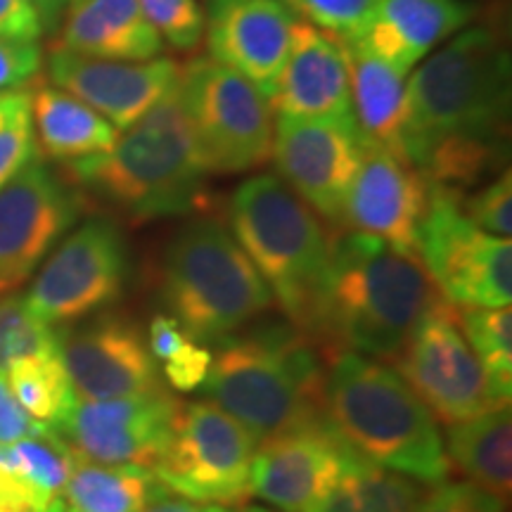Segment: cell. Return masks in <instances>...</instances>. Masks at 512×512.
<instances>
[{"label": "cell", "instance_id": "5bb4252c", "mask_svg": "<svg viewBox=\"0 0 512 512\" xmlns=\"http://www.w3.org/2000/svg\"><path fill=\"white\" fill-rule=\"evenodd\" d=\"M81 202L46 164L24 166L0 190V287L29 278L79 219Z\"/></svg>", "mask_w": 512, "mask_h": 512}, {"label": "cell", "instance_id": "6da1fadb", "mask_svg": "<svg viewBox=\"0 0 512 512\" xmlns=\"http://www.w3.org/2000/svg\"><path fill=\"white\" fill-rule=\"evenodd\" d=\"M406 88V157L432 185L458 192L503 164L510 55L501 36L463 31L422 62Z\"/></svg>", "mask_w": 512, "mask_h": 512}, {"label": "cell", "instance_id": "603a6c76", "mask_svg": "<svg viewBox=\"0 0 512 512\" xmlns=\"http://www.w3.org/2000/svg\"><path fill=\"white\" fill-rule=\"evenodd\" d=\"M349 76L351 114L368 145L408 162V88L406 74L370 53L356 41L337 38ZM411 164V162H408Z\"/></svg>", "mask_w": 512, "mask_h": 512}, {"label": "cell", "instance_id": "d4e9b609", "mask_svg": "<svg viewBox=\"0 0 512 512\" xmlns=\"http://www.w3.org/2000/svg\"><path fill=\"white\" fill-rule=\"evenodd\" d=\"M29 98L36 147L50 159L72 164L102 155L117 143V128L62 88H36Z\"/></svg>", "mask_w": 512, "mask_h": 512}, {"label": "cell", "instance_id": "7a4b0ae2", "mask_svg": "<svg viewBox=\"0 0 512 512\" xmlns=\"http://www.w3.org/2000/svg\"><path fill=\"white\" fill-rule=\"evenodd\" d=\"M448 302L418 254H401L366 233L332 242L320 337L356 354L396 361L420 320Z\"/></svg>", "mask_w": 512, "mask_h": 512}, {"label": "cell", "instance_id": "681fc988", "mask_svg": "<svg viewBox=\"0 0 512 512\" xmlns=\"http://www.w3.org/2000/svg\"><path fill=\"white\" fill-rule=\"evenodd\" d=\"M3 292H8V290H5V287H0V294H3Z\"/></svg>", "mask_w": 512, "mask_h": 512}, {"label": "cell", "instance_id": "277c9868", "mask_svg": "<svg viewBox=\"0 0 512 512\" xmlns=\"http://www.w3.org/2000/svg\"><path fill=\"white\" fill-rule=\"evenodd\" d=\"M209 174L178 86L124 128L110 150L69 164L76 183L136 221L200 209Z\"/></svg>", "mask_w": 512, "mask_h": 512}, {"label": "cell", "instance_id": "f35d334b", "mask_svg": "<svg viewBox=\"0 0 512 512\" xmlns=\"http://www.w3.org/2000/svg\"><path fill=\"white\" fill-rule=\"evenodd\" d=\"M48 503L19 470L10 446L0 444V512H43Z\"/></svg>", "mask_w": 512, "mask_h": 512}, {"label": "cell", "instance_id": "4fadbf2b", "mask_svg": "<svg viewBox=\"0 0 512 512\" xmlns=\"http://www.w3.org/2000/svg\"><path fill=\"white\" fill-rule=\"evenodd\" d=\"M363 152L366 140L354 119L278 117L275 124L271 159L280 181L330 223H342Z\"/></svg>", "mask_w": 512, "mask_h": 512}, {"label": "cell", "instance_id": "8d00e7d4", "mask_svg": "<svg viewBox=\"0 0 512 512\" xmlns=\"http://www.w3.org/2000/svg\"><path fill=\"white\" fill-rule=\"evenodd\" d=\"M505 503L472 482L437 484L432 494L422 496L415 512H503Z\"/></svg>", "mask_w": 512, "mask_h": 512}, {"label": "cell", "instance_id": "f546056e", "mask_svg": "<svg viewBox=\"0 0 512 512\" xmlns=\"http://www.w3.org/2000/svg\"><path fill=\"white\" fill-rule=\"evenodd\" d=\"M458 325L494 384L496 394L510 403L512 394V311L510 306L477 309L460 306Z\"/></svg>", "mask_w": 512, "mask_h": 512}, {"label": "cell", "instance_id": "7dc6e473", "mask_svg": "<svg viewBox=\"0 0 512 512\" xmlns=\"http://www.w3.org/2000/svg\"><path fill=\"white\" fill-rule=\"evenodd\" d=\"M197 512H273L268 508H261V505H247V508H228V505H207V508H200Z\"/></svg>", "mask_w": 512, "mask_h": 512}, {"label": "cell", "instance_id": "3957f363", "mask_svg": "<svg viewBox=\"0 0 512 512\" xmlns=\"http://www.w3.org/2000/svg\"><path fill=\"white\" fill-rule=\"evenodd\" d=\"M325 422L358 458L422 484L451 475L439 422L406 380L375 358L339 349L323 387Z\"/></svg>", "mask_w": 512, "mask_h": 512}, {"label": "cell", "instance_id": "ac0fdd59", "mask_svg": "<svg viewBox=\"0 0 512 512\" xmlns=\"http://www.w3.org/2000/svg\"><path fill=\"white\" fill-rule=\"evenodd\" d=\"M48 76L57 88L93 107L117 131L150 112L181 81V64L171 57L147 62L100 60L55 46L48 55Z\"/></svg>", "mask_w": 512, "mask_h": 512}, {"label": "cell", "instance_id": "44dd1931", "mask_svg": "<svg viewBox=\"0 0 512 512\" xmlns=\"http://www.w3.org/2000/svg\"><path fill=\"white\" fill-rule=\"evenodd\" d=\"M268 105L287 119H354L347 64L335 36L294 19L290 50Z\"/></svg>", "mask_w": 512, "mask_h": 512}, {"label": "cell", "instance_id": "2e32d148", "mask_svg": "<svg viewBox=\"0 0 512 512\" xmlns=\"http://www.w3.org/2000/svg\"><path fill=\"white\" fill-rule=\"evenodd\" d=\"M351 456L328 422L275 434L256 444L249 494L280 512H306L335 489Z\"/></svg>", "mask_w": 512, "mask_h": 512}, {"label": "cell", "instance_id": "ba28073f", "mask_svg": "<svg viewBox=\"0 0 512 512\" xmlns=\"http://www.w3.org/2000/svg\"><path fill=\"white\" fill-rule=\"evenodd\" d=\"M178 95L211 174H240L271 162L273 110L252 81L197 57L181 67Z\"/></svg>", "mask_w": 512, "mask_h": 512}, {"label": "cell", "instance_id": "83f0119b", "mask_svg": "<svg viewBox=\"0 0 512 512\" xmlns=\"http://www.w3.org/2000/svg\"><path fill=\"white\" fill-rule=\"evenodd\" d=\"M422 496L425 491L415 479L384 470L354 453L335 489L306 512H415Z\"/></svg>", "mask_w": 512, "mask_h": 512}, {"label": "cell", "instance_id": "836d02e7", "mask_svg": "<svg viewBox=\"0 0 512 512\" xmlns=\"http://www.w3.org/2000/svg\"><path fill=\"white\" fill-rule=\"evenodd\" d=\"M292 15L325 34L354 38L375 0H280Z\"/></svg>", "mask_w": 512, "mask_h": 512}, {"label": "cell", "instance_id": "8992f818", "mask_svg": "<svg viewBox=\"0 0 512 512\" xmlns=\"http://www.w3.org/2000/svg\"><path fill=\"white\" fill-rule=\"evenodd\" d=\"M230 233L249 256L273 302L294 328L320 337L332 242L316 211L278 176L247 178L230 197Z\"/></svg>", "mask_w": 512, "mask_h": 512}, {"label": "cell", "instance_id": "60d3db41", "mask_svg": "<svg viewBox=\"0 0 512 512\" xmlns=\"http://www.w3.org/2000/svg\"><path fill=\"white\" fill-rule=\"evenodd\" d=\"M38 430H43V427L36 425L27 411L19 406L5 375H0V444H17V441L31 437Z\"/></svg>", "mask_w": 512, "mask_h": 512}, {"label": "cell", "instance_id": "1f68e13d", "mask_svg": "<svg viewBox=\"0 0 512 512\" xmlns=\"http://www.w3.org/2000/svg\"><path fill=\"white\" fill-rule=\"evenodd\" d=\"M15 453L19 470L24 472L27 482L34 486L36 494L43 501H55L67 484L69 470H72L74 448L64 441L55 430H38L31 437L10 444Z\"/></svg>", "mask_w": 512, "mask_h": 512}, {"label": "cell", "instance_id": "c3c4849f", "mask_svg": "<svg viewBox=\"0 0 512 512\" xmlns=\"http://www.w3.org/2000/svg\"><path fill=\"white\" fill-rule=\"evenodd\" d=\"M43 512H81V510L74 508L69 501H64V498H55V501L48 503V508Z\"/></svg>", "mask_w": 512, "mask_h": 512}, {"label": "cell", "instance_id": "30bf717a", "mask_svg": "<svg viewBox=\"0 0 512 512\" xmlns=\"http://www.w3.org/2000/svg\"><path fill=\"white\" fill-rule=\"evenodd\" d=\"M418 256L451 304L510 306L512 242L467 219L456 190L432 185L430 209L418 233Z\"/></svg>", "mask_w": 512, "mask_h": 512}, {"label": "cell", "instance_id": "e0dca14e", "mask_svg": "<svg viewBox=\"0 0 512 512\" xmlns=\"http://www.w3.org/2000/svg\"><path fill=\"white\" fill-rule=\"evenodd\" d=\"M178 403L166 389L124 399L76 401L57 434L83 458L102 465H152Z\"/></svg>", "mask_w": 512, "mask_h": 512}, {"label": "cell", "instance_id": "8fae6325", "mask_svg": "<svg viewBox=\"0 0 512 512\" xmlns=\"http://www.w3.org/2000/svg\"><path fill=\"white\" fill-rule=\"evenodd\" d=\"M396 373L425 403L434 420L463 422L510 403L494 384L458 325V306L441 302L427 313L396 358Z\"/></svg>", "mask_w": 512, "mask_h": 512}, {"label": "cell", "instance_id": "74e56055", "mask_svg": "<svg viewBox=\"0 0 512 512\" xmlns=\"http://www.w3.org/2000/svg\"><path fill=\"white\" fill-rule=\"evenodd\" d=\"M41 48L31 41L0 36V93L19 91L41 72Z\"/></svg>", "mask_w": 512, "mask_h": 512}, {"label": "cell", "instance_id": "7c38bea8", "mask_svg": "<svg viewBox=\"0 0 512 512\" xmlns=\"http://www.w3.org/2000/svg\"><path fill=\"white\" fill-rule=\"evenodd\" d=\"M128 252L121 230L105 219L86 221L50 254L24 304L48 325L93 316L124 292Z\"/></svg>", "mask_w": 512, "mask_h": 512}, {"label": "cell", "instance_id": "5b68a950", "mask_svg": "<svg viewBox=\"0 0 512 512\" xmlns=\"http://www.w3.org/2000/svg\"><path fill=\"white\" fill-rule=\"evenodd\" d=\"M219 344L200 389L256 439L325 422V370L313 337L294 325H266Z\"/></svg>", "mask_w": 512, "mask_h": 512}, {"label": "cell", "instance_id": "d590c367", "mask_svg": "<svg viewBox=\"0 0 512 512\" xmlns=\"http://www.w3.org/2000/svg\"><path fill=\"white\" fill-rule=\"evenodd\" d=\"M38 157L34 124H31V98L8 126L0 131V190L15 178L24 166Z\"/></svg>", "mask_w": 512, "mask_h": 512}, {"label": "cell", "instance_id": "b9f144b4", "mask_svg": "<svg viewBox=\"0 0 512 512\" xmlns=\"http://www.w3.org/2000/svg\"><path fill=\"white\" fill-rule=\"evenodd\" d=\"M0 36L31 43L43 36L41 19L27 0H0Z\"/></svg>", "mask_w": 512, "mask_h": 512}, {"label": "cell", "instance_id": "484cf974", "mask_svg": "<svg viewBox=\"0 0 512 512\" xmlns=\"http://www.w3.org/2000/svg\"><path fill=\"white\" fill-rule=\"evenodd\" d=\"M446 458L501 503L512 491L510 406L446 427Z\"/></svg>", "mask_w": 512, "mask_h": 512}, {"label": "cell", "instance_id": "7bdbcfd3", "mask_svg": "<svg viewBox=\"0 0 512 512\" xmlns=\"http://www.w3.org/2000/svg\"><path fill=\"white\" fill-rule=\"evenodd\" d=\"M188 335H185L181 325L176 323L169 313H157L152 318L150 330H147V347H150L155 361L164 363L166 358H171L178 349L188 342Z\"/></svg>", "mask_w": 512, "mask_h": 512}, {"label": "cell", "instance_id": "52a82bcc", "mask_svg": "<svg viewBox=\"0 0 512 512\" xmlns=\"http://www.w3.org/2000/svg\"><path fill=\"white\" fill-rule=\"evenodd\" d=\"M159 299L197 344H219L273 306V294L233 233L216 219H192L159 256Z\"/></svg>", "mask_w": 512, "mask_h": 512}, {"label": "cell", "instance_id": "9c48e42d", "mask_svg": "<svg viewBox=\"0 0 512 512\" xmlns=\"http://www.w3.org/2000/svg\"><path fill=\"white\" fill-rule=\"evenodd\" d=\"M259 439L211 401L181 403L150 470L169 494L233 505L249 496Z\"/></svg>", "mask_w": 512, "mask_h": 512}, {"label": "cell", "instance_id": "7402d4cb", "mask_svg": "<svg viewBox=\"0 0 512 512\" xmlns=\"http://www.w3.org/2000/svg\"><path fill=\"white\" fill-rule=\"evenodd\" d=\"M470 19L472 8L463 0H375L361 31L349 41L408 74Z\"/></svg>", "mask_w": 512, "mask_h": 512}, {"label": "cell", "instance_id": "ffe728a7", "mask_svg": "<svg viewBox=\"0 0 512 512\" xmlns=\"http://www.w3.org/2000/svg\"><path fill=\"white\" fill-rule=\"evenodd\" d=\"M292 12L280 0H209L204 19L209 57L271 95L287 50Z\"/></svg>", "mask_w": 512, "mask_h": 512}, {"label": "cell", "instance_id": "f1b7e54d", "mask_svg": "<svg viewBox=\"0 0 512 512\" xmlns=\"http://www.w3.org/2000/svg\"><path fill=\"white\" fill-rule=\"evenodd\" d=\"M5 380L29 418L48 430H57L79 401L60 351L22 358L8 368Z\"/></svg>", "mask_w": 512, "mask_h": 512}, {"label": "cell", "instance_id": "9a60e30c", "mask_svg": "<svg viewBox=\"0 0 512 512\" xmlns=\"http://www.w3.org/2000/svg\"><path fill=\"white\" fill-rule=\"evenodd\" d=\"M60 356L79 401L159 392L162 377L145 332L124 316H100L60 332Z\"/></svg>", "mask_w": 512, "mask_h": 512}, {"label": "cell", "instance_id": "e575fe53", "mask_svg": "<svg viewBox=\"0 0 512 512\" xmlns=\"http://www.w3.org/2000/svg\"><path fill=\"white\" fill-rule=\"evenodd\" d=\"M465 216L486 233L498 238L512 235V174L505 169L496 181H491L484 190L472 195L470 200H460Z\"/></svg>", "mask_w": 512, "mask_h": 512}, {"label": "cell", "instance_id": "4316f807", "mask_svg": "<svg viewBox=\"0 0 512 512\" xmlns=\"http://www.w3.org/2000/svg\"><path fill=\"white\" fill-rule=\"evenodd\" d=\"M62 494L81 512H143L169 491L147 465H102L74 451Z\"/></svg>", "mask_w": 512, "mask_h": 512}, {"label": "cell", "instance_id": "bcb514c9", "mask_svg": "<svg viewBox=\"0 0 512 512\" xmlns=\"http://www.w3.org/2000/svg\"><path fill=\"white\" fill-rule=\"evenodd\" d=\"M200 505H195L192 501H185V498H174L171 494H166L162 498H157L155 503H150L143 512H197Z\"/></svg>", "mask_w": 512, "mask_h": 512}, {"label": "cell", "instance_id": "d6986e66", "mask_svg": "<svg viewBox=\"0 0 512 512\" xmlns=\"http://www.w3.org/2000/svg\"><path fill=\"white\" fill-rule=\"evenodd\" d=\"M432 200V183L413 164L368 145L344 202L342 221L401 254H418V233Z\"/></svg>", "mask_w": 512, "mask_h": 512}, {"label": "cell", "instance_id": "ee69618b", "mask_svg": "<svg viewBox=\"0 0 512 512\" xmlns=\"http://www.w3.org/2000/svg\"><path fill=\"white\" fill-rule=\"evenodd\" d=\"M27 3L41 19L43 31H55L62 24L64 12H67L72 0H27Z\"/></svg>", "mask_w": 512, "mask_h": 512}, {"label": "cell", "instance_id": "4dcf8cb0", "mask_svg": "<svg viewBox=\"0 0 512 512\" xmlns=\"http://www.w3.org/2000/svg\"><path fill=\"white\" fill-rule=\"evenodd\" d=\"M55 351H60V330L38 320L19 294L0 297V375L22 358Z\"/></svg>", "mask_w": 512, "mask_h": 512}, {"label": "cell", "instance_id": "ab89813d", "mask_svg": "<svg viewBox=\"0 0 512 512\" xmlns=\"http://www.w3.org/2000/svg\"><path fill=\"white\" fill-rule=\"evenodd\" d=\"M162 366L164 377L169 380L171 387L178 389V392H192V389L202 387L204 377L209 373L211 351L188 339L174 356L166 358Z\"/></svg>", "mask_w": 512, "mask_h": 512}, {"label": "cell", "instance_id": "f6af8a7d", "mask_svg": "<svg viewBox=\"0 0 512 512\" xmlns=\"http://www.w3.org/2000/svg\"><path fill=\"white\" fill-rule=\"evenodd\" d=\"M24 105H29V93L24 91H10L0 93V131L8 126V121L22 110Z\"/></svg>", "mask_w": 512, "mask_h": 512}, {"label": "cell", "instance_id": "d6a6232c", "mask_svg": "<svg viewBox=\"0 0 512 512\" xmlns=\"http://www.w3.org/2000/svg\"><path fill=\"white\" fill-rule=\"evenodd\" d=\"M152 27L176 50H195L204 36V12L197 0H138Z\"/></svg>", "mask_w": 512, "mask_h": 512}, {"label": "cell", "instance_id": "cb8c5ba5", "mask_svg": "<svg viewBox=\"0 0 512 512\" xmlns=\"http://www.w3.org/2000/svg\"><path fill=\"white\" fill-rule=\"evenodd\" d=\"M57 46L117 62H147L164 50L162 36L138 0H72Z\"/></svg>", "mask_w": 512, "mask_h": 512}]
</instances>
